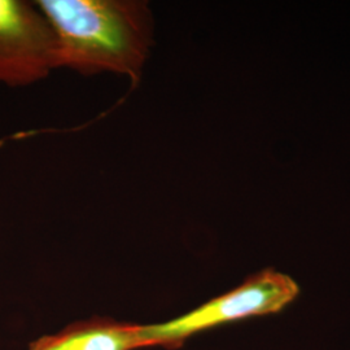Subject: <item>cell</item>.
<instances>
[{"label":"cell","mask_w":350,"mask_h":350,"mask_svg":"<svg viewBox=\"0 0 350 350\" xmlns=\"http://www.w3.org/2000/svg\"><path fill=\"white\" fill-rule=\"evenodd\" d=\"M55 68V36L36 1L0 0V85L26 88Z\"/></svg>","instance_id":"obj_3"},{"label":"cell","mask_w":350,"mask_h":350,"mask_svg":"<svg viewBox=\"0 0 350 350\" xmlns=\"http://www.w3.org/2000/svg\"><path fill=\"white\" fill-rule=\"evenodd\" d=\"M152 348L144 325L94 317L34 340L29 350H137Z\"/></svg>","instance_id":"obj_4"},{"label":"cell","mask_w":350,"mask_h":350,"mask_svg":"<svg viewBox=\"0 0 350 350\" xmlns=\"http://www.w3.org/2000/svg\"><path fill=\"white\" fill-rule=\"evenodd\" d=\"M55 36V68L124 75L137 88L154 42L146 0H38Z\"/></svg>","instance_id":"obj_1"},{"label":"cell","mask_w":350,"mask_h":350,"mask_svg":"<svg viewBox=\"0 0 350 350\" xmlns=\"http://www.w3.org/2000/svg\"><path fill=\"white\" fill-rule=\"evenodd\" d=\"M299 293L300 287L291 276L265 269L189 313L163 323L144 325V335L150 347L179 349L188 338L202 331L253 317L280 313Z\"/></svg>","instance_id":"obj_2"}]
</instances>
